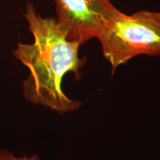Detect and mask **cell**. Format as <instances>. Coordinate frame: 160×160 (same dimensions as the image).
Here are the masks:
<instances>
[{
  "instance_id": "cell-1",
  "label": "cell",
  "mask_w": 160,
  "mask_h": 160,
  "mask_svg": "<svg viewBox=\"0 0 160 160\" xmlns=\"http://www.w3.org/2000/svg\"><path fill=\"white\" fill-rule=\"evenodd\" d=\"M24 17L33 42L18 43L13 51L16 59L29 70L22 85L24 98L61 114L77 111L82 102L66 96L62 82L68 72L79 79L80 69L85 64V59L79 57L81 45L68 39L57 19L41 17L32 3L27 4Z\"/></svg>"
},
{
  "instance_id": "cell-2",
  "label": "cell",
  "mask_w": 160,
  "mask_h": 160,
  "mask_svg": "<svg viewBox=\"0 0 160 160\" xmlns=\"http://www.w3.org/2000/svg\"><path fill=\"white\" fill-rule=\"evenodd\" d=\"M113 71L139 55L160 56V13L140 11L133 15L119 11L98 36Z\"/></svg>"
},
{
  "instance_id": "cell-3",
  "label": "cell",
  "mask_w": 160,
  "mask_h": 160,
  "mask_svg": "<svg viewBox=\"0 0 160 160\" xmlns=\"http://www.w3.org/2000/svg\"><path fill=\"white\" fill-rule=\"evenodd\" d=\"M57 22L68 39L82 45L97 38L119 11L110 0H53Z\"/></svg>"
},
{
  "instance_id": "cell-4",
  "label": "cell",
  "mask_w": 160,
  "mask_h": 160,
  "mask_svg": "<svg viewBox=\"0 0 160 160\" xmlns=\"http://www.w3.org/2000/svg\"><path fill=\"white\" fill-rule=\"evenodd\" d=\"M0 160H40V159L36 154L31 157L26 155L18 157L8 150L0 149Z\"/></svg>"
}]
</instances>
